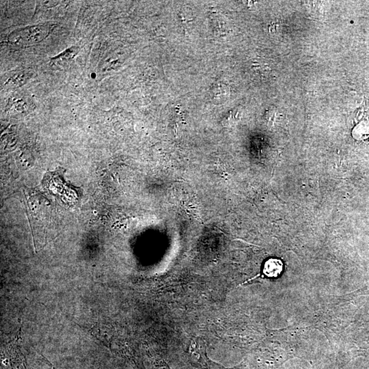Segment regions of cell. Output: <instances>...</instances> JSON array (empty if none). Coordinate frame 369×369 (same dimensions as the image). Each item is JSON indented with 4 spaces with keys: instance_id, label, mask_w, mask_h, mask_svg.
Instances as JSON below:
<instances>
[{
    "instance_id": "3957f363",
    "label": "cell",
    "mask_w": 369,
    "mask_h": 369,
    "mask_svg": "<svg viewBox=\"0 0 369 369\" xmlns=\"http://www.w3.org/2000/svg\"><path fill=\"white\" fill-rule=\"evenodd\" d=\"M282 262L279 259H269L264 266L263 273L269 278H276L282 272Z\"/></svg>"
},
{
    "instance_id": "7a4b0ae2",
    "label": "cell",
    "mask_w": 369,
    "mask_h": 369,
    "mask_svg": "<svg viewBox=\"0 0 369 369\" xmlns=\"http://www.w3.org/2000/svg\"><path fill=\"white\" fill-rule=\"evenodd\" d=\"M80 51V48L71 47L68 48L66 50L58 54V56L51 58L50 65L51 67L63 68L67 66L68 63H71L72 60L77 56Z\"/></svg>"
},
{
    "instance_id": "277c9868",
    "label": "cell",
    "mask_w": 369,
    "mask_h": 369,
    "mask_svg": "<svg viewBox=\"0 0 369 369\" xmlns=\"http://www.w3.org/2000/svg\"><path fill=\"white\" fill-rule=\"evenodd\" d=\"M26 75H23V74H20V75H16L15 77H13V78L10 79V81L13 84H17V86H20L19 84H23L25 80H26Z\"/></svg>"
},
{
    "instance_id": "6da1fadb",
    "label": "cell",
    "mask_w": 369,
    "mask_h": 369,
    "mask_svg": "<svg viewBox=\"0 0 369 369\" xmlns=\"http://www.w3.org/2000/svg\"><path fill=\"white\" fill-rule=\"evenodd\" d=\"M52 25L48 24L29 25L10 32L8 43L14 48L21 49L39 43L50 33Z\"/></svg>"
}]
</instances>
